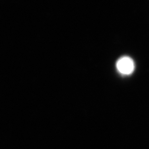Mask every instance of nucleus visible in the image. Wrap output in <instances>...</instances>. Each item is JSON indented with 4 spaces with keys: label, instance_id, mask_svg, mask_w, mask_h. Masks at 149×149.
<instances>
[{
    "label": "nucleus",
    "instance_id": "1",
    "mask_svg": "<svg viewBox=\"0 0 149 149\" xmlns=\"http://www.w3.org/2000/svg\"><path fill=\"white\" fill-rule=\"evenodd\" d=\"M117 68L121 74H130L134 70V63L132 60L128 57H123L117 62Z\"/></svg>",
    "mask_w": 149,
    "mask_h": 149
}]
</instances>
